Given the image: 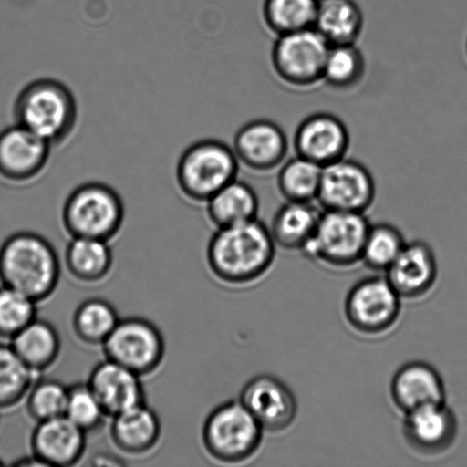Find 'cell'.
I'll return each mask as SVG.
<instances>
[{
	"label": "cell",
	"instance_id": "obj_14",
	"mask_svg": "<svg viewBox=\"0 0 467 467\" xmlns=\"http://www.w3.org/2000/svg\"><path fill=\"white\" fill-rule=\"evenodd\" d=\"M265 431L290 428L297 414V402L290 388L273 375H258L242 389L240 400Z\"/></svg>",
	"mask_w": 467,
	"mask_h": 467
},
{
	"label": "cell",
	"instance_id": "obj_32",
	"mask_svg": "<svg viewBox=\"0 0 467 467\" xmlns=\"http://www.w3.org/2000/svg\"><path fill=\"white\" fill-rule=\"evenodd\" d=\"M405 244L404 236L395 226L389 223L370 225L361 261L370 269L387 272Z\"/></svg>",
	"mask_w": 467,
	"mask_h": 467
},
{
	"label": "cell",
	"instance_id": "obj_17",
	"mask_svg": "<svg viewBox=\"0 0 467 467\" xmlns=\"http://www.w3.org/2000/svg\"><path fill=\"white\" fill-rule=\"evenodd\" d=\"M87 433L66 416L36 423L31 434L32 456L48 467L78 463L86 451Z\"/></svg>",
	"mask_w": 467,
	"mask_h": 467
},
{
	"label": "cell",
	"instance_id": "obj_28",
	"mask_svg": "<svg viewBox=\"0 0 467 467\" xmlns=\"http://www.w3.org/2000/svg\"><path fill=\"white\" fill-rule=\"evenodd\" d=\"M323 168L296 155L286 159L277 172V189L285 201L315 202L322 180Z\"/></svg>",
	"mask_w": 467,
	"mask_h": 467
},
{
	"label": "cell",
	"instance_id": "obj_5",
	"mask_svg": "<svg viewBox=\"0 0 467 467\" xmlns=\"http://www.w3.org/2000/svg\"><path fill=\"white\" fill-rule=\"evenodd\" d=\"M125 221V205L112 187L102 182L78 186L64 203L63 226L71 237L111 241Z\"/></svg>",
	"mask_w": 467,
	"mask_h": 467
},
{
	"label": "cell",
	"instance_id": "obj_1",
	"mask_svg": "<svg viewBox=\"0 0 467 467\" xmlns=\"http://www.w3.org/2000/svg\"><path fill=\"white\" fill-rule=\"evenodd\" d=\"M276 244L269 228L254 221L218 228L209 242V269L228 285H246L258 281L275 259Z\"/></svg>",
	"mask_w": 467,
	"mask_h": 467
},
{
	"label": "cell",
	"instance_id": "obj_11",
	"mask_svg": "<svg viewBox=\"0 0 467 467\" xmlns=\"http://www.w3.org/2000/svg\"><path fill=\"white\" fill-rule=\"evenodd\" d=\"M401 297L387 277L357 283L347 296L345 314L352 328L366 336L389 331L400 318Z\"/></svg>",
	"mask_w": 467,
	"mask_h": 467
},
{
	"label": "cell",
	"instance_id": "obj_13",
	"mask_svg": "<svg viewBox=\"0 0 467 467\" xmlns=\"http://www.w3.org/2000/svg\"><path fill=\"white\" fill-rule=\"evenodd\" d=\"M233 150L238 162L251 171L269 173L286 161L290 141L278 123L256 119L238 130Z\"/></svg>",
	"mask_w": 467,
	"mask_h": 467
},
{
	"label": "cell",
	"instance_id": "obj_16",
	"mask_svg": "<svg viewBox=\"0 0 467 467\" xmlns=\"http://www.w3.org/2000/svg\"><path fill=\"white\" fill-rule=\"evenodd\" d=\"M457 433L459 422L446 402L423 406L405 414L406 441L420 455H439L450 450Z\"/></svg>",
	"mask_w": 467,
	"mask_h": 467
},
{
	"label": "cell",
	"instance_id": "obj_6",
	"mask_svg": "<svg viewBox=\"0 0 467 467\" xmlns=\"http://www.w3.org/2000/svg\"><path fill=\"white\" fill-rule=\"evenodd\" d=\"M265 430L240 400L223 402L208 415L202 442L213 460L238 464L259 451Z\"/></svg>",
	"mask_w": 467,
	"mask_h": 467
},
{
	"label": "cell",
	"instance_id": "obj_22",
	"mask_svg": "<svg viewBox=\"0 0 467 467\" xmlns=\"http://www.w3.org/2000/svg\"><path fill=\"white\" fill-rule=\"evenodd\" d=\"M364 23L363 11L355 0H318L314 27L329 45L357 44Z\"/></svg>",
	"mask_w": 467,
	"mask_h": 467
},
{
	"label": "cell",
	"instance_id": "obj_19",
	"mask_svg": "<svg viewBox=\"0 0 467 467\" xmlns=\"http://www.w3.org/2000/svg\"><path fill=\"white\" fill-rule=\"evenodd\" d=\"M386 273L389 283L401 299H419L427 295L437 281L436 255L427 243H406Z\"/></svg>",
	"mask_w": 467,
	"mask_h": 467
},
{
	"label": "cell",
	"instance_id": "obj_24",
	"mask_svg": "<svg viewBox=\"0 0 467 467\" xmlns=\"http://www.w3.org/2000/svg\"><path fill=\"white\" fill-rule=\"evenodd\" d=\"M207 212L217 228L254 221L259 213L258 194L254 187L236 178L208 201Z\"/></svg>",
	"mask_w": 467,
	"mask_h": 467
},
{
	"label": "cell",
	"instance_id": "obj_9",
	"mask_svg": "<svg viewBox=\"0 0 467 467\" xmlns=\"http://www.w3.org/2000/svg\"><path fill=\"white\" fill-rule=\"evenodd\" d=\"M102 348L107 359L141 378L153 374L166 355L162 333L150 320L141 317L119 320Z\"/></svg>",
	"mask_w": 467,
	"mask_h": 467
},
{
	"label": "cell",
	"instance_id": "obj_37",
	"mask_svg": "<svg viewBox=\"0 0 467 467\" xmlns=\"http://www.w3.org/2000/svg\"><path fill=\"white\" fill-rule=\"evenodd\" d=\"M466 55H467V43H466Z\"/></svg>",
	"mask_w": 467,
	"mask_h": 467
},
{
	"label": "cell",
	"instance_id": "obj_27",
	"mask_svg": "<svg viewBox=\"0 0 467 467\" xmlns=\"http://www.w3.org/2000/svg\"><path fill=\"white\" fill-rule=\"evenodd\" d=\"M368 64L357 44L329 47L323 72V84L337 91H349L363 82Z\"/></svg>",
	"mask_w": 467,
	"mask_h": 467
},
{
	"label": "cell",
	"instance_id": "obj_4",
	"mask_svg": "<svg viewBox=\"0 0 467 467\" xmlns=\"http://www.w3.org/2000/svg\"><path fill=\"white\" fill-rule=\"evenodd\" d=\"M240 162L223 141H196L182 153L177 164V184L182 193L194 202L207 203L223 186L235 181Z\"/></svg>",
	"mask_w": 467,
	"mask_h": 467
},
{
	"label": "cell",
	"instance_id": "obj_18",
	"mask_svg": "<svg viewBox=\"0 0 467 467\" xmlns=\"http://www.w3.org/2000/svg\"><path fill=\"white\" fill-rule=\"evenodd\" d=\"M87 383L98 397L108 418L145 402L141 377L109 359L95 366Z\"/></svg>",
	"mask_w": 467,
	"mask_h": 467
},
{
	"label": "cell",
	"instance_id": "obj_36",
	"mask_svg": "<svg viewBox=\"0 0 467 467\" xmlns=\"http://www.w3.org/2000/svg\"><path fill=\"white\" fill-rule=\"evenodd\" d=\"M3 465H4V463H3L2 460H0V466H3Z\"/></svg>",
	"mask_w": 467,
	"mask_h": 467
},
{
	"label": "cell",
	"instance_id": "obj_8",
	"mask_svg": "<svg viewBox=\"0 0 467 467\" xmlns=\"http://www.w3.org/2000/svg\"><path fill=\"white\" fill-rule=\"evenodd\" d=\"M369 228L365 213L323 210L313 237L302 251L331 267H350L361 260Z\"/></svg>",
	"mask_w": 467,
	"mask_h": 467
},
{
	"label": "cell",
	"instance_id": "obj_23",
	"mask_svg": "<svg viewBox=\"0 0 467 467\" xmlns=\"http://www.w3.org/2000/svg\"><path fill=\"white\" fill-rule=\"evenodd\" d=\"M11 346L27 368L40 373L57 363L61 337L52 324L36 317L12 338Z\"/></svg>",
	"mask_w": 467,
	"mask_h": 467
},
{
	"label": "cell",
	"instance_id": "obj_25",
	"mask_svg": "<svg viewBox=\"0 0 467 467\" xmlns=\"http://www.w3.org/2000/svg\"><path fill=\"white\" fill-rule=\"evenodd\" d=\"M320 214L314 202L286 201L275 214L269 230L275 244L286 250L304 249L317 228Z\"/></svg>",
	"mask_w": 467,
	"mask_h": 467
},
{
	"label": "cell",
	"instance_id": "obj_35",
	"mask_svg": "<svg viewBox=\"0 0 467 467\" xmlns=\"http://www.w3.org/2000/svg\"><path fill=\"white\" fill-rule=\"evenodd\" d=\"M64 416L86 433L98 431L108 418L88 383H76L68 387Z\"/></svg>",
	"mask_w": 467,
	"mask_h": 467
},
{
	"label": "cell",
	"instance_id": "obj_12",
	"mask_svg": "<svg viewBox=\"0 0 467 467\" xmlns=\"http://www.w3.org/2000/svg\"><path fill=\"white\" fill-rule=\"evenodd\" d=\"M350 132L336 114L316 112L300 122L293 136L296 155L324 168L347 157Z\"/></svg>",
	"mask_w": 467,
	"mask_h": 467
},
{
	"label": "cell",
	"instance_id": "obj_29",
	"mask_svg": "<svg viewBox=\"0 0 467 467\" xmlns=\"http://www.w3.org/2000/svg\"><path fill=\"white\" fill-rule=\"evenodd\" d=\"M119 315L112 304L99 297L88 299L73 313L72 328L76 337L88 346H103L116 328Z\"/></svg>",
	"mask_w": 467,
	"mask_h": 467
},
{
	"label": "cell",
	"instance_id": "obj_30",
	"mask_svg": "<svg viewBox=\"0 0 467 467\" xmlns=\"http://www.w3.org/2000/svg\"><path fill=\"white\" fill-rule=\"evenodd\" d=\"M318 0H265L263 20L275 36L314 27Z\"/></svg>",
	"mask_w": 467,
	"mask_h": 467
},
{
	"label": "cell",
	"instance_id": "obj_34",
	"mask_svg": "<svg viewBox=\"0 0 467 467\" xmlns=\"http://www.w3.org/2000/svg\"><path fill=\"white\" fill-rule=\"evenodd\" d=\"M36 316V302L0 284V338L11 341Z\"/></svg>",
	"mask_w": 467,
	"mask_h": 467
},
{
	"label": "cell",
	"instance_id": "obj_21",
	"mask_svg": "<svg viewBox=\"0 0 467 467\" xmlns=\"http://www.w3.org/2000/svg\"><path fill=\"white\" fill-rule=\"evenodd\" d=\"M111 419L109 437L123 454L146 455L158 446L161 438V420L145 402Z\"/></svg>",
	"mask_w": 467,
	"mask_h": 467
},
{
	"label": "cell",
	"instance_id": "obj_26",
	"mask_svg": "<svg viewBox=\"0 0 467 467\" xmlns=\"http://www.w3.org/2000/svg\"><path fill=\"white\" fill-rule=\"evenodd\" d=\"M64 260L71 276L84 284L104 281L113 267L111 246L96 238L71 237Z\"/></svg>",
	"mask_w": 467,
	"mask_h": 467
},
{
	"label": "cell",
	"instance_id": "obj_10",
	"mask_svg": "<svg viewBox=\"0 0 467 467\" xmlns=\"http://www.w3.org/2000/svg\"><path fill=\"white\" fill-rule=\"evenodd\" d=\"M377 196V184L368 167L343 158L323 168L317 202L323 210L365 213Z\"/></svg>",
	"mask_w": 467,
	"mask_h": 467
},
{
	"label": "cell",
	"instance_id": "obj_33",
	"mask_svg": "<svg viewBox=\"0 0 467 467\" xmlns=\"http://www.w3.org/2000/svg\"><path fill=\"white\" fill-rule=\"evenodd\" d=\"M68 387L57 379H43L32 384L26 395V411L36 423L66 414Z\"/></svg>",
	"mask_w": 467,
	"mask_h": 467
},
{
	"label": "cell",
	"instance_id": "obj_2",
	"mask_svg": "<svg viewBox=\"0 0 467 467\" xmlns=\"http://www.w3.org/2000/svg\"><path fill=\"white\" fill-rule=\"evenodd\" d=\"M61 261L52 243L39 234L18 232L0 246V284L31 297L47 300L58 285Z\"/></svg>",
	"mask_w": 467,
	"mask_h": 467
},
{
	"label": "cell",
	"instance_id": "obj_15",
	"mask_svg": "<svg viewBox=\"0 0 467 467\" xmlns=\"http://www.w3.org/2000/svg\"><path fill=\"white\" fill-rule=\"evenodd\" d=\"M53 146L17 125L0 132V177L11 182L36 180L47 166Z\"/></svg>",
	"mask_w": 467,
	"mask_h": 467
},
{
	"label": "cell",
	"instance_id": "obj_20",
	"mask_svg": "<svg viewBox=\"0 0 467 467\" xmlns=\"http://www.w3.org/2000/svg\"><path fill=\"white\" fill-rule=\"evenodd\" d=\"M391 397L398 409L407 414L423 406L446 402L445 383L431 365L411 361L393 377Z\"/></svg>",
	"mask_w": 467,
	"mask_h": 467
},
{
	"label": "cell",
	"instance_id": "obj_3",
	"mask_svg": "<svg viewBox=\"0 0 467 467\" xmlns=\"http://www.w3.org/2000/svg\"><path fill=\"white\" fill-rule=\"evenodd\" d=\"M14 116L17 125L57 146L64 143L75 130L77 100L63 82L40 78L27 84L17 95Z\"/></svg>",
	"mask_w": 467,
	"mask_h": 467
},
{
	"label": "cell",
	"instance_id": "obj_31",
	"mask_svg": "<svg viewBox=\"0 0 467 467\" xmlns=\"http://www.w3.org/2000/svg\"><path fill=\"white\" fill-rule=\"evenodd\" d=\"M34 374L11 345L0 343V410L12 409L25 400L35 382Z\"/></svg>",
	"mask_w": 467,
	"mask_h": 467
},
{
	"label": "cell",
	"instance_id": "obj_7",
	"mask_svg": "<svg viewBox=\"0 0 467 467\" xmlns=\"http://www.w3.org/2000/svg\"><path fill=\"white\" fill-rule=\"evenodd\" d=\"M331 45L315 27L276 36L270 53L275 77L293 90L306 91L323 84Z\"/></svg>",
	"mask_w": 467,
	"mask_h": 467
}]
</instances>
